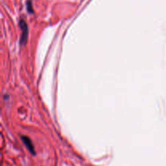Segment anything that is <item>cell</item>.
<instances>
[{
	"instance_id": "cell-1",
	"label": "cell",
	"mask_w": 166,
	"mask_h": 166,
	"mask_svg": "<svg viewBox=\"0 0 166 166\" xmlns=\"http://www.w3.org/2000/svg\"><path fill=\"white\" fill-rule=\"evenodd\" d=\"M20 29L22 30V35H21L20 43L23 45L26 44L28 36V25H27V23L24 21V20L21 19L20 20Z\"/></svg>"
},
{
	"instance_id": "cell-2",
	"label": "cell",
	"mask_w": 166,
	"mask_h": 166,
	"mask_svg": "<svg viewBox=\"0 0 166 166\" xmlns=\"http://www.w3.org/2000/svg\"><path fill=\"white\" fill-rule=\"evenodd\" d=\"M21 139H22L23 143H24V145H25L26 147L28 148V151H29L33 155H35L36 154L35 148H34V146H33V143H32V141H31L30 139L28 138V137H27V136H22Z\"/></svg>"
},
{
	"instance_id": "cell-3",
	"label": "cell",
	"mask_w": 166,
	"mask_h": 166,
	"mask_svg": "<svg viewBox=\"0 0 166 166\" xmlns=\"http://www.w3.org/2000/svg\"><path fill=\"white\" fill-rule=\"evenodd\" d=\"M27 9H28V12H29V13H33V5H32L30 1H28V2H27Z\"/></svg>"
}]
</instances>
